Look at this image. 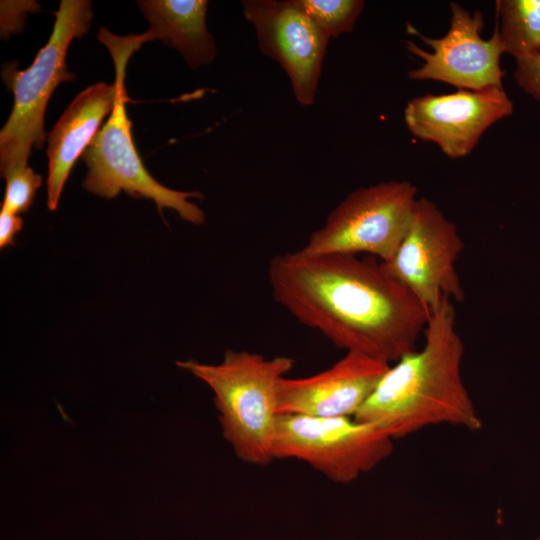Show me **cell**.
I'll return each mask as SVG.
<instances>
[{"label": "cell", "instance_id": "6da1fadb", "mask_svg": "<svg viewBox=\"0 0 540 540\" xmlns=\"http://www.w3.org/2000/svg\"><path fill=\"white\" fill-rule=\"evenodd\" d=\"M268 279L275 301L336 347L396 362L415 350L430 310L381 262L352 254L274 256Z\"/></svg>", "mask_w": 540, "mask_h": 540}, {"label": "cell", "instance_id": "7a4b0ae2", "mask_svg": "<svg viewBox=\"0 0 540 540\" xmlns=\"http://www.w3.org/2000/svg\"><path fill=\"white\" fill-rule=\"evenodd\" d=\"M423 333V348L389 366L354 419L394 440L437 424L480 430L482 420L461 376L464 344L450 299L430 311Z\"/></svg>", "mask_w": 540, "mask_h": 540}, {"label": "cell", "instance_id": "3957f363", "mask_svg": "<svg viewBox=\"0 0 540 540\" xmlns=\"http://www.w3.org/2000/svg\"><path fill=\"white\" fill-rule=\"evenodd\" d=\"M176 364L213 391L223 436L239 459L257 466H266L275 460L278 387L294 367L293 358H266L246 350L229 349L219 364L193 359Z\"/></svg>", "mask_w": 540, "mask_h": 540}, {"label": "cell", "instance_id": "277c9868", "mask_svg": "<svg viewBox=\"0 0 540 540\" xmlns=\"http://www.w3.org/2000/svg\"><path fill=\"white\" fill-rule=\"evenodd\" d=\"M98 40L109 50L115 64L117 89L114 107L107 122L82 154L88 167L83 187L97 196L112 199L124 191L131 197L154 201L162 209H173L192 224L205 222V213L190 198L202 199L197 191H178L160 184L145 168L133 141L128 118L125 71L131 55L140 49L136 35L118 36L102 27Z\"/></svg>", "mask_w": 540, "mask_h": 540}, {"label": "cell", "instance_id": "5b68a950", "mask_svg": "<svg viewBox=\"0 0 540 540\" xmlns=\"http://www.w3.org/2000/svg\"><path fill=\"white\" fill-rule=\"evenodd\" d=\"M55 23L48 42L31 66L17 69V62L2 69L4 84L14 95L11 114L0 132V173L28 166L31 150L41 149L46 141L44 117L47 103L62 82L75 80L68 71L66 54L75 38L84 36L93 18L88 0H61L54 12Z\"/></svg>", "mask_w": 540, "mask_h": 540}, {"label": "cell", "instance_id": "8992f818", "mask_svg": "<svg viewBox=\"0 0 540 540\" xmlns=\"http://www.w3.org/2000/svg\"><path fill=\"white\" fill-rule=\"evenodd\" d=\"M417 200V188L408 181L357 188L328 214L299 251L306 255L367 253L387 262L408 231Z\"/></svg>", "mask_w": 540, "mask_h": 540}, {"label": "cell", "instance_id": "52a82bcc", "mask_svg": "<svg viewBox=\"0 0 540 540\" xmlns=\"http://www.w3.org/2000/svg\"><path fill=\"white\" fill-rule=\"evenodd\" d=\"M394 439L377 426L353 417L279 414L275 459H297L329 480L348 484L388 458Z\"/></svg>", "mask_w": 540, "mask_h": 540}, {"label": "cell", "instance_id": "ba28073f", "mask_svg": "<svg viewBox=\"0 0 540 540\" xmlns=\"http://www.w3.org/2000/svg\"><path fill=\"white\" fill-rule=\"evenodd\" d=\"M464 243L454 223L435 203L418 198L408 231L385 270L430 311L444 298L463 302L455 263Z\"/></svg>", "mask_w": 540, "mask_h": 540}, {"label": "cell", "instance_id": "9c48e42d", "mask_svg": "<svg viewBox=\"0 0 540 540\" xmlns=\"http://www.w3.org/2000/svg\"><path fill=\"white\" fill-rule=\"evenodd\" d=\"M450 9V28L441 38L424 36L408 24V30L432 49L427 52L412 41L406 42L408 51L423 60L419 68L409 72V78L441 81L465 90L503 87L500 57L504 50L497 25L491 38L485 40L480 12L471 14L457 2H451Z\"/></svg>", "mask_w": 540, "mask_h": 540}, {"label": "cell", "instance_id": "30bf717a", "mask_svg": "<svg viewBox=\"0 0 540 540\" xmlns=\"http://www.w3.org/2000/svg\"><path fill=\"white\" fill-rule=\"evenodd\" d=\"M262 53L276 61L290 79L296 100L315 102L329 39L307 16L298 0L242 1Z\"/></svg>", "mask_w": 540, "mask_h": 540}, {"label": "cell", "instance_id": "8fae6325", "mask_svg": "<svg viewBox=\"0 0 540 540\" xmlns=\"http://www.w3.org/2000/svg\"><path fill=\"white\" fill-rule=\"evenodd\" d=\"M512 113L513 103L503 87L459 89L413 98L405 107L404 120L415 137L437 144L455 159L468 155L492 124Z\"/></svg>", "mask_w": 540, "mask_h": 540}, {"label": "cell", "instance_id": "7c38bea8", "mask_svg": "<svg viewBox=\"0 0 540 540\" xmlns=\"http://www.w3.org/2000/svg\"><path fill=\"white\" fill-rule=\"evenodd\" d=\"M389 366L367 355L346 352L322 372L284 377L278 387L279 414L354 418Z\"/></svg>", "mask_w": 540, "mask_h": 540}, {"label": "cell", "instance_id": "4fadbf2b", "mask_svg": "<svg viewBox=\"0 0 540 540\" xmlns=\"http://www.w3.org/2000/svg\"><path fill=\"white\" fill-rule=\"evenodd\" d=\"M117 89L100 82L80 92L61 115L48 134L47 204L56 210L65 182L77 159L101 129V123L111 113Z\"/></svg>", "mask_w": 540, "mask_h": 540}, {"label": "cell", "instance_id": "5bb4252c", "mask_svg": "<svg viewBox=\"0 0 540 540\" xmlns=\"http://www.w3.org/2000/svg\"><path fill=\"white\" fill-rule=\"evenodd\" d=\"M137 3L149 22V29L139 35L143 44L161 40L176 49L193 69L214 60L216 48L206 25V0H142Z\"/></svg>", "mask_w": 540, "mask_h": 540}, {"label": "cell", "instance_id": "9a60e30c", "mask_svg": "<svg viewBox=\"0 0 540 540\" xmlns=\"http://www.w3.org/2000/svg\"><path fill=\"white\" fill-rule=\"evenodd\" d=\"M496 11L504 53L516 60L540 53V0H498Z\"/></svg>", "mask_w": 540, "mask_h": 540}, {"label": "cell", "instance_id": "2e32d148", "mask_svg": "<svg viewBox=\"0 0 540 540\" xmlns=\"http://www.w3.org/2000/svg\"><path fill=\"white\" fill-rule=\"evenodd\" d=\"M300 6L328 39L353 30L360 16L362 0H298Z\"/></svg>", "mask_w": 540, "mask_h": 540}, {"label": "cell", "instance_id": "e0dca14e", "mask_svg": "<svg viewBox=\"0 0 540 540\" xmlns=\"http://www.w3.org/2000/svg\"><path fill=\"white\" fill-rule=\"evenodd\" d=\"M6 189L1 209L20 215L29 210L42 184L41 175L29 166L16 168L4 176Z\"/></svg>", "mask_w": 540, "mask_h": 540}, {"label": "cell", "instance_id": "ac0fdd59", "mask_svg": "<svg viewBox=\"0 0 540 540\" xmlns=\"http://www.w3.org/2000/svg\"><path fill=\"white\" fill-rule=\"evenodd\" d=\"M514 78L540 104V53L516 60Z\"/></svg>", "mask_w": 540, "mask_h": 540}, {"label": "cell", "instance_id": "d6986e66", "mask_svg": "<svg viewBox=\"0 0 540 540\" xmlns=\"http://www.w3.org/2000/svg\"><path fill=\"white\" fill-rule=\"evenodd\" d=\"M23 220L20 215L4 209L0 210V248L14 245L15 235L22 229Z\"/></svg>", "mask_w": 540, "mask_h": 540}]
</instances>
